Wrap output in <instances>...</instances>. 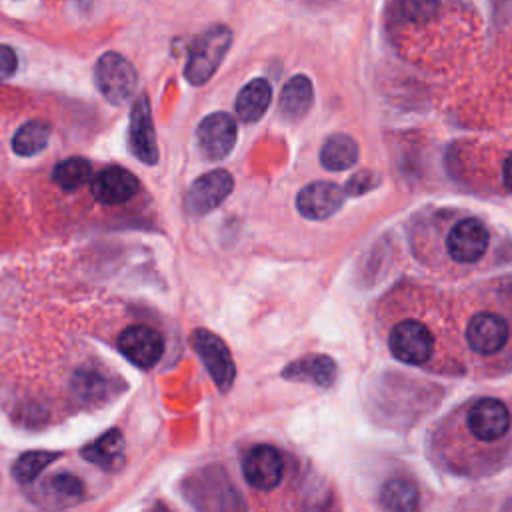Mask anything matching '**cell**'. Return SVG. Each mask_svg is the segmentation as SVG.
I'll use <instances>...</instances> for the list:
<instances>
[{
    "label": "cell",
    "instance_id": "obj_1",
    "mask_svg": "<svg viewBox=\"0 0 512 512\" xmlns=\"http://www.w3.org/2000/svg\"><path fill=\"white\" fill-rule=\"evenodd\" d=\"M512 340V324L506 314L494 308H478L466 318L464 342L480 358L500 356Z\"/></svg>",
    "mask_w": 512,
    "mask_h": 512
},
{
    "label": "cell",
    "instance_id": "obj_2",
    "mask_svg": "<svg viewBox=\"0 0 512 512\" xmlns=\"http://www.w3.org/2000/svg\"><path fill=\"white\" fill-rule=\"evenodd\" d=\"M232 42V32L228 26L216 24L200 32L188 50V60L184 68V76L190 84L200 86L210 80V76L220 66L222 58L228 52V46Z\"/></svg>",
    "mask_w": 512,
    "mask_h": 512
},
{
    "label": "cell",
    "instance_id": "obj_3",
    "mask_svg": "<svg viewBox=\"0 0 512 512\" xmlns=\"http://www.w3.org/2000/svg\"><path fill=\"white\" fill-rule=\"evenodd\" d=\"M388 348L392 356L410 366L428 364L434 354V336L430 328L414 318L394 324L388 334Z\"/></svg>",
    "mask_w": 512,
    "mask_h": 512
},
{
    "label": "cell",
    "instance_id": "obj_4",
    "mask_svg": "<svg viewBox=\"0 0 512 512\" xmlns=\"http://www.w3.org/2000/svg\"><path fill=\"white\" fill-rule=\"evenodd\" d=\"M464 422L472 438H476L478 442L492 444L502 440L510 432L512 414L506 402L486 396L478 398L468 406Z\"/></svg>",
    "mask_w": 512,
    "mask_h": 512
},
{
    "label": "cell",
    "instance_id": "obj_5",
    "mask_svg": "<svg viewBox=\"0 0 512 512\" xmlns=\"http://www.w3.org/2000/svg\"><path fill=\"white\" fill-rule=\"evenodd\" d=\"M94 78L100 94L112 104H124L136 90V70L118 52H106L98 58Z\"/></svg>",
    "mask_w": 512,
    "mask_h": 512
},
{
    "label": "cell",
    "instance_id": "obj_6",
    "mask_svg": "<svg viewBox=\"0 0 512 512\" xmlns=\"http://www.w3.org/2000/svg\"><path fill=\"white\" fill-rule=\"evenodd\" d=\"M192 346H194V352L198 354V358L202 360L204 368L208 370L216 388L220 392H228L234 382L236 368H234V360L230 356L226 342L220 336H216L214 332L198 328L192 332Z\"/></svg>",
    "mask_w": 512,
    "mask_h": 512
},
{
    "label": "cell",
    "instance_id": "obj_7",
    "mask_svg": "<svg viewBox=\"0 0 512 512\" xmlns=\"http://www.w3.org/2000/svg\"><path fill=\"white\" fill-rule=\"evenodd\" d=\"M490 244L488 228L482 220L474 216H466L452 224L446 234V252L458 264H474L478 262Z\"/></svg>",
    "mask_w": 512,
    "mask_h": 512
},
{
    "label": "cell",
    "instance_id": "obj_8",
    "mask_svg": "<svg viewBox=\"0 0 512 512\" xmlns=\"http://www.w3.org/2000/svg\"><path fill=\"white\" fill-rule=\"evenodd\" d=\"M232 188L234 180L228 170H212L190 184L184 196V208L194 216L208 214L226 200Z\"/></svg>",
    "mask_w": 512,
    "mask_h": 512
},
{
    "label": "cell",
    "instance_id": "obj_9",
    "mask_svg": "<svg viewBox=\"0 0 512 512\" xmlns=\"http://www.w3.org/2000/svg\"><path fill=\"white\" fill-rule=\"evenodd\" d=\"M198 150L206 160L226 158L236 142V124L230 114L214 112L200 120L196 128Z\"/></svg>",
    "mask_w": 512,
    "mask_h": 512
},
{
    "label": "cell",
    "instance_id": "obj_10",
    "mask_svg": "<svg viewBox=\"0 0 512 512\" xmlns=\"http://www.w3.org/2000/svg\"><path fill=\"white\" fill-rule=\"evenodd\" d=\"M282 472V456L274 446L268 444L254 446L242 460V474L256 490H274L282 480Z\"/></svg>",
    "mask_w": 512,
    "mask_h": 512
},
{
    "label": "cell",
    "instance_id": "obj_11",
    "mask_svg": "<svg viewBox=\"0 0 512 512\" xmlns=\"http://www.w3.org/2000/svg\"><path fill=\"white\" fill-rule=\"evenodd\" d=\"M118 348L132 364L140 368H152L164 352V340L154 328L146 324H134L122 330L118 336Z\"/></svg>",
    "mask_w": 512,
    "mask_h": 512
},
{
    "label": "cell",
    "instance_id": "obj_12",
    "mask_svg": "<svg viewBox=\"0 0 512 512\" xmlns=\"http://www.w3.org/2000/svg\"><path fill=\"white\" fill-rule=\"evenodd\" d=\"M346 192L334 182L318 180L306 184L298 196H296V208L298 212L308 220H324L338 212V208L344 204Z\"/></svg>",
    "mask_w": 512,
    "mask_h": 512
},
{
    "label": "cell",
    "instance_id": "obj_13",
    "mask_svg": "<svg viewBox=\"0 0 512 512\" xmlns=\"http://www.w3.org/2000/svg\"><path fill=\"white\" fill-rule=\"evenodd\" d=\"M128 142H130L132 154L138 156L144 164H156L158 146H156L154 122H152V112H150L146 94H140L132 106Z\"/></svg>",
    "mask_w": 512,
    "mask_h": 512
},
{
    "label": "cell",
    "instance_id": "obj_14",
    "mask_svg": "<svg viewBox=\"0 0 512 512\" xmlns=\"http://www.w3.org/2000/svg\"><path fill=\"white\" fill-rule=\"evenodd\" d=\"M138 190L136 176L122 166H108L100 170L92 182V194L106 206L128 202Z\"/></svg>",
    "mask_w": 512,
    "mask_h": 512
},
{
    "label": "cell",
    "instance_id": "obj_15",
    "mask_svg": "<svg viewBox=\"0 0 512 512\" xmlns=\"http://www.w3.org/2000/svg\"><path fill=\"white\" fill-rule=\"evenodd\" d=\"M84 498V484L70 472H60L46 478L38 486V502L48 510H64Z\"/></svg>",
    "mask_w": 512,
    "mask_h": 512
},
{
    "label": "cell",
    "instance_id": "obj_16",
    "mask_svg": "<svg viewBox=\"0 0 512 512\" xmlns=\"http://www.w3.org/2000/svg\"><path fill=\"white\" fill-rule=\"evenodd\" d=\"M284 378L296 382H310L322 388H328L336 378V362L326 354H310L290 362L284 372Z\"/></svg>",
    "mask_w": 512,
    "mask_h": 512
},
{
    "label": "cell",
    "instance_id": "obj_17",
    "mask_svg": "<svg viewBox=\"0 0 512 512\" xmlns=\"http://www.w3.org/2000/svg\"><path fill=\"white\" fill-rule=\"evenodd\" d=\"M84 460L92 462L94 466L114 472L124 464V436L118 428H112L98 436L94 442L82 448Z\"/></svg>",
    "mask_w": 512,
    "mask_h": 512
},
{
    "label": "cell",
    "instance_id": "obj_18",
    "mask_svg": "<svg viewBox=\"0 0 512 512\" xmlns=\"http://www.w3.org/2000/svg\"><path fill=\"white\" fill-rule=\"evenodd\" d=\"M312 102H314L312 82L306 76L298 74V76H292L284 84L282 94H280V102H278V110H280L282 118H286L290 122H296L302 116H306Z\"/></svg>",
    "mask_w": 512,
    "mask_h": 512
},
{
    "label": "cell",
    "instance_id": "obj_19",
    "mask_svg": "<svg viewBox=\"0 0 512 512\" xmlns=\"http://www.w3.org/2000/svg\"><path fill=\"white\" fill-rule=\"evenodd\" d=\"M272 100V88L268 80L256 78L248 82L236 96V114L244 122H256L264 116Z\"/></svg>",
    "mask_w": 512,
    "mask_h": 512
},
{
    "label": "cell",
    "instance_id": "obj_20",
    "mask_svg": "<svg viewBox=\"0 0 512 512\" xmlns=\"http://www.w3.org/2000/svg\"><path fill=\"white\" fill-rule=\"evenodd\" d=\"M380 504L388 512H414L418 508V488L412 480L394 476L380 488Z\"/></svg>",
    "mask_w": 512,
    "mask_h": 512
},
{
    "label": "cell",
    "instance_id": "obj_21",
    "mask_svg": "<svg viewBox=\"0 0 512 512\" xmlns=\"http://www.w3.org/2000/svg\"><path fill=\"white\" fill-rule=\"evenodd\" d=\"M358 160V144L348 134H332L326 138L320 150V162L326 170L340 172Z\"/></svg>",
    "mask_w": 512,
    "mask_h": 512
},
{
    "label": "cell",
    "instance_id": "obj_22",
    "mask_svg": "<svg viewBox=\"0 0 512 512\" xmlns=\"http://www.w3.org/2000/svg\"><path fill=\"white\" fill-rule=\"evenodd\" d=\"M50 138L48 124L40 120H30L18 128V132L12 138V150L18 156H34L40 150L46 148Z\"/></svg>",
    "mask_w": 512,
    "mask_h": 512
},
{
    "label": "cell",
    "instance_id": "obj_23",
    "mask_svg": "<svg viewBox=\"0 0 512 512\" xmlns=\"http://www.w3.org/2000/svg\"><path fill=\"white\" fill-rule=\"evenodd\" d=\"M60 454L58 452H50V450H30L24 452L16 458L14 466H12V474L18 482L28 484L32 480H36L54 460H58Z\"/></svg>",
    "mask_w": 512,
    "mask_h": 512
},
{
    "label": "cell",
    "instance_id": "obj_24",
    "mask_svg": "<svg viewBox=\"0 0 512 512\" xmlns=\"http://www.w3.org/2000/svg\"><path fill=\"white\" fill-rule=\"evenodd\" d=\"M90 172H92V168H90L88 160L74 156V158H66L60 164H56L52 178L62 190H76L90 178Z\"/></svg>",
    "mask_w": 512,
    "mask_h": 512
},
{
    "label": "cell",
    "instance_id": "obj_25",
    "mask_svg": "<svg viewBox=\"0 0 512 512\" xmlns=\"http://www.w3.org/2000/svg\"><path fill=\"white\" fill-rule=\"evenodd\" d=\"M76 388H78V394L86 400H94V398H102L106 396V388H108V382L102 378V376H96L92 372H86L78 382H76Z\"/></svg>",
    "mask_w": 512,
    "mask_h": 512
},
{
    "label": "cell",
    "instance_id": "obj_26",
    "mask_svg": "<svg viewBox=\"0 0 512 512\" xmlns=\"http://www.w3.org/2000/svg\"><path fill=\"white\" fill-rule=\"evenodd\" d=\"M378 182H380V178H378L374 172L364 170V172L354 174V176L346 182L344 192H346V194H354V196H358V194H364V192H368L370 188L378 186Z\"/></svg>",
    "mask_w": 512,
    "mask_h": 512
},
{
    "label": "cell",
    "instance_id": "obj_27",
    "mask_svg": "<svg viewBox=\"0 0 512 512\" xmlns=\"http://www.w3.org/2000/svg\"><path fill=\"white\" fill-rule=\"evenodd\" d=\"M16 66H18L16 52L10 46L0 44V82L8 80L16 72Z\"/></svg>",
    "mask_w": 512,
    "mask_h": 512
},
{
    "label": "cell",
    "instance_id": "obj_28",
    "mask_svg": "<svg viewBox=\"0 0 512 512\" xmlns=\"http://www.w3.org/2000/svg\"><path fill=\"white\" fill-rule=\"evenodd\" d=\"M502 180H504V186L506 190L512 192V152L508 154L504 166H502Z\"/></svg>",
    "mask_w": 512,
    "mask_h": 512
}]
</instances>
